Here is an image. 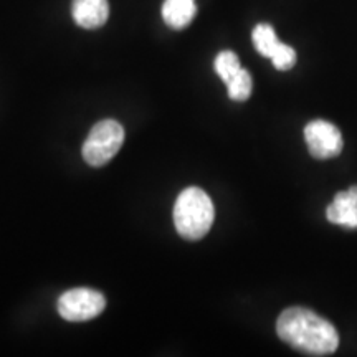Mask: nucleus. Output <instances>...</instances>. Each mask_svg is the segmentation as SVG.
<instances>
[{
  "label": "nucleus",
  "mask_w": 357,
  "mask_h": 357,
  "mask_svg": "<svg viewBox=\"0 0 357 357\" xmlns=\"http://www.w3.org/2000/svg\"><path fill=\"white\" fill-rule=\"evenodd\" d=\"M195 0H166L162 6V19L171 29L181 30L194 20Z\"/></svg>",
  "instance_id": "obj_8"
},
{
  "label": "nucleus",
  "mask_w": 357,
  "mask_h": 357,
  "mask_svg": "<svg viewBox=\"0 0 357 357\" xmlns=\"http://www.w3.org/2000/svg\"><path fill=\"white\" fill-rule=\"evenodd\" d=\"M305 139L312 158L329 159L336 158L344 147L342 134L333 123L316 119L305 128Z\"/></svg>",
  "instance_id": "obj_5"
},
{
  "label": "nucleus",
  "mask_w": 357,
  "mask_h": 357,
  "mask_svg": "<svg viewBox=\"0 0 357 357\" xmlns=\"http://www.w3.org/2000/svg\"><path fill=\"white\" fill-rule=\"evenodd\" d=\"M280 339L310 356H329L337 349L339 334L328 319L306 307H288L276 321Z\"/></svg>",
  "instance_id": "obj_1"
},
{
  "label": "nucleus",
  "mask_w": 357,
  "mask_h": 357,
  "mask_svg": "<svg viewBox=\"0 0 357 357\" xmlns=\"http://www.w3.org/2000/svg\"><path fill=\"white\" fill-rule=\"evenodd\" d=\"M252 40L257 52L266 58H271V55H273L276 50V47L280 45V40L276 37L275 29L268 24H258L255 29H253Z\"/></svg>",
  "instance_id": "obj_9"
},
{
  "label": "nucleus",
  "mask_w": 357,
  "mask_h": 357,
  "mask_svg": "<svg viewBox=\"0 0 357 357\" xmlns=\"http://www.w3.org/2000/svg\"><path fill=\"white\" fill-rule=\"evenodd\" d=\"M252 88H253L252 75H250L245 68L240 70L238 73H236L235 77L227 83V91H229L230 100L234 101L248 100L250 95H252Z\"/></svg>",
  "instance_id": "obj_10"
},
{
  "label": "nucleus",
  "mask_w": 357,
  "mask_h": 357,
  "mask_svg": "<svg viewBox=\"0 0 357 357\" xmlns=\"http://www.w3.org/2000/svg\"><path fill=\"white\" fill-rule=\"evenodd\" d=\"M271 61H273V66L280 71L291 70L294 63H296V52L293 50L289 45L281 43L276 47L273 55H271Z\"/></svg>",
  "instance_id": "obj_12"
},
{
  "label": "nucleus",
  "mask_w": 357,
  "mask_h": 357,
  "mask_svg": "<svg viewBox=\"0 0 357 357\" xmlns=\"http://www.w3.org/2000/svg\"><path fill=\"white\" fill-rule=\"evenodd\" d=\"M124 142V129L114 119H105L91 129L83 144V159L89 166L101 167L119 153Z\"/></svg>",
  "instance_id": "obj_3"
},
{
  "label": "nucleus",
  "mask_w": 357,
  "mask_h": 357,
  "mask_svg": "<svg viewBox=\"0 0 357 357\" xmlns=\"http://www.w3.org/2000/svg\"><path fill=\"white\" fill-rule=\"evenodd\" d=\"M106 306L105 296L91 288H73L58 300V312L71 323H83L100 316Z\"/></svg>",
  "instance_id": "obj_4"
},
{
  "label": "nucleus",
  "mask_w": 357,
  "mask_h": 357,
  "mask_svg": "<svg viewBox=\"0 0 357 357\" xmlns=\"http://www.w3.org/2000/svg\"><path fill=\"white\" fill-rule=\"evenodd\" d=\"M326 217L336 225L351 230L357 229V185L337 192L331 205H328L326 208Z\"/></svg>",
  "instance_id": "obj_6"
},
{
  "label": "nucleus",
  "mask_w": 357,
  "mask_h": 357,
  "mask_svg": "<svg viewBox=\"0 0 357 357\" xmlns=\"http://www.w3.org/2000/svg\"><path fill=\"white\" fill-rule=\"evenodd\" d=\"M213 66H215L218 77H220L225 83H229L230 79L234 78L240 70H242V65H240V60L238 56H236V53L230 50L218 53Z\"/></svg>",
  "instance_id": "obj_11"
},
{
  "label": "nucleus",
  "mask_w": 357,
  "mask_h": 357,
  "mask_svg": "<svg viewBox=\"0 0 357 357\" xmlns=\"http://www.w3.org/2000/svg\"><path fill=\"white\" fill-rule=\"evenodd\" d=\"M73 19L83 29H100L109 17L108 0H73Z\"/></svg>",
  "instance_id": "obj_7"
},
{
  "label": "nucleus",
  "mask_w": 357,
  "mask_h": 357,
  "mask_svg": "<svg viewBox=\"0 0 357 357\" xmlns=\"http://www.w3.org/2000/svg\"><path fill=\"white\" fill-rule=\"evenodd\" d=\"M215 211L207 192L189 187L178 194L174 205V225L177 234L187 240H200L211 230Z\"/></svg>",
  "instance_id": "obj_2"
}]
</instances>
